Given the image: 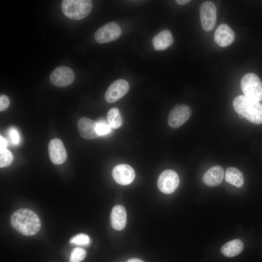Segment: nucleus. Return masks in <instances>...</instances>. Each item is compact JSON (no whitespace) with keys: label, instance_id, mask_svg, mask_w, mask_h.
<instances>
[{"label":"nucleus","instance_id":"nucleus-24","mask_svg":"<svg viewBox=\"0 0 262 262\" xmlns=\"http://www.w3.org/2000/svg\"><path fill=\"white\" fill-rule=\"evenodd\" d=\"M86 251L85 249L81 247L74 248L71 253L70 262H81L85 257Z\"/></svg>","mask_w":262,"mask_h":262},{"label":"nucleus","instance_id":"nucleus-9","mask_svg":"<svg viewBox=\"0 0 262 262\" xmlns=\"http://www.w3.org/2000/svg\"><path fill=\"white\" fill-rule=\"evenodd\" d=\"M75 79L73 71L69 67L60 66L54 69L50 74V80L55 86L66 87L71 84Z\"/></svg>","mask_w":262,"mask_h":262},{"label":"nucleus","instance_id":"nucleus-25","mask_svg":"<svg viewBox=\"0 0 262 262\" xmlns=\"http://www.w3.org/2000/svg\"><path fill=\"white\" fill-rule=\"evenodd\" d=\"M8 134L11 143L13 145H17L20 143V135L18 131L16 128H10L9 130Z\"/></svg>","mask_w":262,"mask_h":262},{"label":"nucleus","instance_id":"nucleus-6","mask_svg":"<svg viewBox=\"0 0 262 262\" xmlns=\"http://www.w3.org/2000/svg\"><path fill=\"white\" fill-rule=\"evenodd\" d=\"M200 20L203 29L207 32L213 30L216 22V9L211 1L201 3L199 7Z\"/></svg>","mask_w":262,"mask_h":262},{"label":"nucleus","instance_id":"nucleus-10","mask_svg":"<svg viewBox=\"0 0 262 262\" xmlns=\"http://www.w3.org/2000/svg\"><path fill=\"white\" fill-rule=\"evenodd\" d=\"M128 82L124 79H118L113 82L107 88L105 98L107 102H115L123 98L129 90Z\"/></svg>","mask_w":262,"mask_h":262},{"label":"nucleus","instance_id":"nucleus-14","mask_svg":"<svg viewBox=\"0 0 262 262\" xmlns=\"http://www.w3.org/2000/svg\"><path fill=\"white\" fill-rule=\"evenodd\" d=\"M97 122L89 118H80L77 126L81 136L85 139L91 140L99 137L96 131Z\"/></svg>","mask_w":262,"mask_h":262},{"label":"nucleus","instance_id":"nucleus-7","mask_svg":"<svg viewBox=\"0 0 262 262\" xmlns=\"http://www.w3.org/2000/svg\"><path fill=\"white\" fill-rule=\"evenodd\" d=\"M191 115L190 107L185 104L179 103L173 107L168 117V125L177 128L185 123Z\"/></svg>","mask_w":262,"mask_h":262},{"label":"nucleus","instance_id":"nucleus-2","mask_svg":"<svg viewBox=\"0 0 262 262\" xmlns=\"http://www.w3.org/2000/svg\"><path fill=\"white\" fill-rule=\"evenodd\" d=\"M232 104L235 111L248 121L255 124L262 123V104L260 102L241 95L234 98Z\"/></svg>","mask_w":262,"mask_h":262},{"label":"nucleus","instance_id":"nucleus-16","mask_svg":"<svg viewBox=\"0 0 262 262\" xmlns=\"http://www.w3.org/2000/svg\"><path fill=\"white\" fill-rule=\"evenodd\" d=\"M127 223V213L125 208L118 205L113 207L111 213V223L113 228L117 230L124 229Z\"/></svg>","mask_w":262,"mask_h":262},{"label":"nucleus","instance_id":"nucleus-19","mask_svg":"<svg viewBox=\"0 0 262 262\" xmlns=\"http://www.w3.org/2000/svg\"><path fill=\"white\" fill-rule=\"evenodd\" d=\"M226 181L237 187H241L244 182L243 173L239 170L233 167H228L225 172Z\"/></svg>","mask_w":262,"mask_h":262},{"label":"nucleus","instance_id":"nucleus-1","mask_svg":"<svg viewBox=\"0 0 262 262\" xmlns=\"http://www.w3.org/2000/svg\"><path fill=\"white\" fill-rule=\"evenodd\" d=\"M12 228L24 236L36 234L40 229L41 224L38 215L28 209H20L11 216Z\"/></svg>","mask_w":262,"mask_h":262},{"label":"nucleus","instance_id":"nucleus-21","mask_svg":"<svg viewBox=\"0 0 262 262\" xmlns=\"http://www.w3.org/2000/svg\"><path fill=\"white\" fill-rule=\"evenodd\" d=\"M112 129L107 121L104 118L100 119L97 121L96 131L99 136L107 135L110 133Z\"/></svg>","mask_w":262,"mask_h":262},{"label":"nucleus","instance_id":"nucleus-5","mask_svg":"<svg viewBox=\"0 0 262 262\" xmlns=\"http://www.w3.org/2000/svg\"><path fill=\"white\" fill-rule=\"evenodd\" d=\"M180 179L178 174L174 170L167 169L159 175L157 180L158 187L160 191L166 194H170L178 187Z\"/></svg>","mask_w":262,"mask_h":262},{"label":"nucleus","instance_id":"nucleus-18","mask_svg":"<svg viewBox=\"0 0 262 262\" xmlns=\"http://www.w3.org/2000/svg\"><path fill=\"white\" fill-rule=\"evenodd\" d=\"M244 244L239 239H234L225 243L221 247L222 253L227 257H233L243 251Z\"/></svg>","mask_w":262,"mask_h":262},{"label":"nucleus","instance_id":"nucleus-3","mask_svg":"<svg viewBox=\"0 0 262 262\" xmlns=\"http://www.w3.org/2000/svg\"><path fill=\"white\" fill-rule=\"evenodd\" d=\"M61 7L66 17L80 20L89 15L92 8V2L89 0H65L62 2Z\"/></svg>","mask_w":262,"mask_h":262},{"label":"nucleus","instance_id":"nucleus-12","mask_svg":"<svg viewBox=\"0 0 262 262\" xmlns=\"http://www.w3.org/2000/svg\"><path fill=\"white\" fill-rule=\"evenodd\" d=\"M49 154L51 162L55 164L64 163L67 158V152L63 142L58 138L50 141L48 146Z\"/></svg>","mask_w":262,"mask_h":262},{"label":"nucleus","instance_id":"nucleus-27","mask_svg":"<svg viewBox=\"0 0 262 262\" xmlns=\"http://www.w3.org/2000/svg\"><path fill=\"white\" fill-rule=\"evenodd\" d=\"M7 141L6 139L2 136H0V150L5 149L7 147Z\"/></svg>","mask_w":262,"mask_h":262},{"label":"nucleus","instance_id":"nucleus-13","mask_svg":"<svg viewBox=\"0 0 262 262\" xmlns=\"http://www.w3.org/2000/svg\"><path fill=\"white\" fill-rule=\"evenodd\" d=\"M214 39L219 46L227 47L233 42L235 39V33L229 25L223 23L220 25L216 29Z\"/></svg>","mask_w":262,"mask_h":262},{"label":"nucleus","instance_id":"nucleus-20","mask_svg":"<svg viewBox=\"0 0 262 262\" xmlns=\"http://www.w3.org/2000/svg\"><path fill=\"white\" fill-rule=\"evenodd\" d=\"M107 121L112 129L120 128L123 123V118L116 107L110 109L107 114Z\"/></svg>","mask_w":262,"mask_h":262},{"label":"nucleus","instance_id":"nucleus-17","mask_svg":"<svg viewBox=\"0 0 262 262\" xmlns=\"http://www.w3.org/2000/svg\"><path fill=\"white\" fill-rule=\"evenodd\" d=\"M173 42L171 33L168 30H164L152 38V43L156 50H164L169 47Z\"/></svg>","mask_w":262,"mask_h":262},{"label":"nucleus","instance_id":"nucleus-28","mask_svg":"<svg viewBox=\"0 0 262 262\" xmlns=\"http://www.w3.org/2000/svg\"><path fill=\"white\" fill-rule=\"evenodd\" d=\"M189 0H177L176 2L179 5H183L190 2Z\"/></svg>","mask_w":262,"mask_h":262},{"label":"nucleus","instance_id":"nucleus-15","mask_svg":"<svg viewBox=\"0 0 262 262\" xmlns=\"http://www.w3.org/2000/svg\"><path fill=\"white\" fill-rule=\"evenodd\" d=\"M224 176V171L223 168L219 165H215L204 173L202 180L206 185L214 187L221 183Z\"/></svg>","mask_w":262,"mask_h":262},{"label":"nucleus","instance_id":"nucleus-30","mask_svg":"<svg viewBox=\"0 0 262 262\" xmlns=\"http://www.w3.org/2000/svg\"><path fill=\"white\" fill-rule=\"evenodd\" d=\"M239 117L240 119H243L244 118H245L244 116L241 114H239Z\"/></svg>","mask_w":262,"mask_h":262},{"label":"nucleus","instance_id":"nucleus-29","mask_svg":"<svg viewBox=\"0 0 262 262\" xmlns=\"http://www.w3.org/2000/svg\"><path fill=\"white\" fill-rule=\"evenodd\" d=\"M127 262H144L143 261L136 258L131 259L128 260Z\"/></svg>","mask_w":262,"mask_h":262},{"label":"nucleus","instance_id":"nucleus-26","mask_svg":"<svg viewBox=\"0 0 262 262\" xmlns=\"http://www.w3.org/2000/svg\"><path fill=\"white\" fill-rule=\"evenodd\" d=\"M10 105V100L8 97L4 95L0 96V111H3L7 109Z\"/></svg>","mask_w":262,"mask_h":262},{"label":"nucleus","instance_id":"nucleus-11","mask_svg":"<svg viewBox=\"0 0 262 262\" xmlns=\"http://www.w3.org/2000/svg\"><path fill=\"white\" fill-rule=\"evenodd\" d=\"M112 176L117 183L126 185L133 181L135 174L134 170L131 166L126 164H120L113 168Z\"/></svg>","mask_w":262,"mask_h":262},{"label":"nucleus","instance_id":"nucleus-4","mask_svg":"<svg viewBox=\"0 0 262 262\" xmlns=\"http://www.w3.org/2000/svg\"><path fill=\"white\" fill-rule=\"evenodd\" d=\"M240 85L246 97L258 102L262 100V82L257 75L253 73L245 74Z\"/></svg>","mask_w":262,"mask_h":262},{"label":"nucleus","instance_id":"nucleus-23","mask_svg":"<svg viewBox=\"0 0 262 262\" xmlns=\"http://www.w3.org/2000/svg\"><path fill=\"white\" fill-rule=\"evenodd\" d=\"M70 243L79 246H88L91 244V239L87 234L81 233L72 237L70 240Z\"/></svg>","mask_w":262,"mask_h":262},{"label":"nucleus","instance_id":"nucleus-8","mask_svg":"<svg viewBox=\"0 0 262 262\" xmlns=\"http://www.w3.org/2000/svg\"><path fill=\"white\" fill-rule=\"evenodd\" d=\"M121 33V30L119 26L115 22H110L98 29L94 36L98 43L102 44L117 39Z\"/></svg>","mask_w":262,"mask_h":262},{"label":"nucleus","instance_id":"nucleus-22","mask_svg":"<svg viewBox=\"0 0 262 262\" xmlns=\"http://www.w3.org/2000/svg\"><path fill=\"white\" fill-rule=\"evenodd\" d=\"M13 160L12 153L5 148L0 150V167L1 168L9 166Z\"/></svg>","mask_w":262,"mask_h":262}]
</instances>
